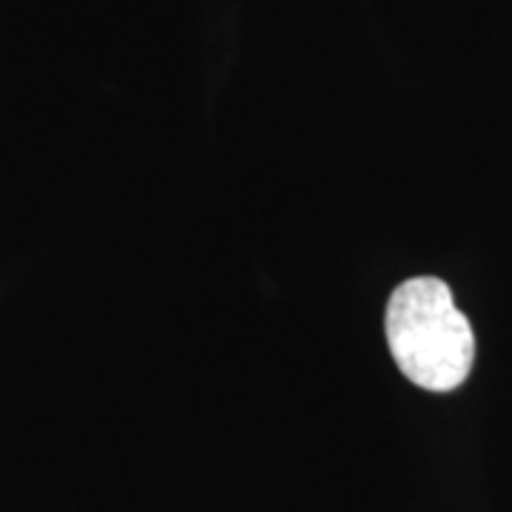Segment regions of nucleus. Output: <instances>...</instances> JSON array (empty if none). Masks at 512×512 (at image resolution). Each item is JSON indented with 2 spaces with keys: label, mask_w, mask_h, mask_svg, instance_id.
Segmentation results:
<instances>
[{
  "label": "nucleus",
  "mask_w": 512,
  "mask_h": 512,
  "mask_svg": "<svg viewBox=\"0 0 512 512\" xmlns=\"http://www.w3.org/2000/svg\"><path fill=\"white\" fill-rule=\"evenodd\" d=\"M384 333L404 379L430 393L456 390L476 362V333L436 276L407 279L393 291Z\"/></svg>",
  "instance_id": "1"
}]
</instances>
